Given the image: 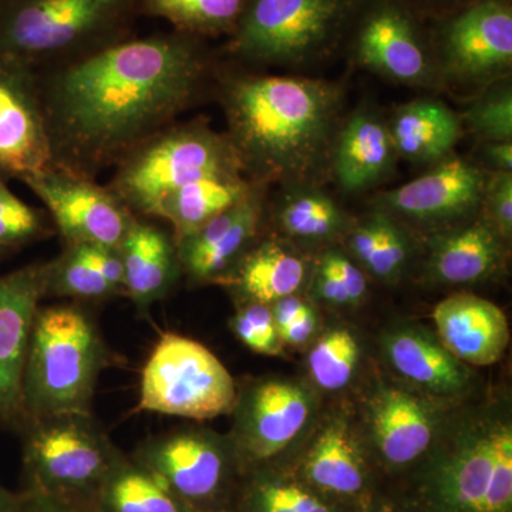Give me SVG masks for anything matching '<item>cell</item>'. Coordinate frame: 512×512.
<instances>
[{"mask_svg":"<svg viewBox=\"0 0 512 512\" xmlns=\"http://www.w3.org/2000/svg\"><path fill=\"white\" fill-rule=\"evenodd\" d=\"M220 67L207 40L171 30L39 70L53 167L97 180L197 106Z\"/></svg>","mask_w":512,"mask_h":512,"instance_id":"obj_1","label":"cell"},{"mask_svg":"<svg viewBox=\"0 0 512 512\" xmlns=\"http://www.w3.org/2000/svg\"><path fill=\"white\" fill-rule=\"evenodd\" d=\"M227 136L254 183L311 184L329 168L343 90L312 77L220 67L215 84Z\"/></svg>","mask_w":512,"mask_h":512,"instance_id":"obj_2","label":"cell"},{"mask_svg":"<svg viewBox=\"0 0 512 512\" xmlns=\"http://www.w3.org/2000/svg\"><path fill=\"white\" fill-rule=\"evenodd\" d=\"M109 357L96 320L79 302L40 305L23 370L26 420L92 413L97 382Z\"/></svg>","mask_w":512,"mask_h":512,"instance_id":"obj_3","label":"cell"},{"mask_svg":"<svg viewBox=\"0 0 512 512\" xmlns=\"http://www.w3.org/2000/svg\"><path fill=\"white\" fill-rule=\"evenodd\" d=\"M138 0H0V55L39 70L133 36Z\"/></svg>","mask_w":512,"mask_h":512,"instance_id":"obj_4","label":"cell"},{"mask_svg":"<svg viewBox=\"0 0 512 512\" xmlns=\"http://www.w3.org/2000/svg\"><path fill=\"white\" fill-rule=\"evenodd\" d=\"M218 174L245 171L227 134L198 117L175 121L134 148L114 167L107 185L134 215L154 218L168 194Z\"/></svg>","mask_w":512,"mask_h":512,"instance_id":"obj_5","label":"cell"},{"mask_svg":"<svg viewBox=\"0 0 512 512\" xmlns=\"http://www.w3.org/2000/svg\"><path fill=\"white\" fill-rule=\"evenodd\" d=\"M367 0H251L225 55L241 64L299 67L346 42Z\"/></svg>","mask_w":512,"mask_h":512,"instance_id":"obj_6","label":"cell"},{"mask_svg":"<svg viewBox=\"0 0 512 512\" xmlns=\"http://www.w3.org/2000/svg\"><path fill=\"white\" fill-rule=\"evenodd\" d=\"M237 394L231 373L210 349L168 332L144 365L137 410L211 420L232 413Z\"/></svg>","mask_w":512,"mask_h":512,"instance_id":"obj_7","label":"cell"},{"mask_svg":"<svg viewBox=\"0 0 512 512\" xmlns=\"http://www.w3.org/2000/svg\"><path fill=\"white\" fill-rule=\"evenodd\" d=\"M440 495L454 512H511L512 424L491 409L451 431Z\"/></svg>","mask_w":512,"mask_h":512,"instance_id":"obj_8","label":"cell"},{"mask_svg":"<svg viewBox=\"0 0 512 512\" xmlns=\"http://www.w3.org/2000/svg\"><path fill=\"white\" fill-rule=\"evenodd\" d=\"M346 42L357 66L384 79L413 87L440 82L429 19L409 0H367Z\"/></svg>","mask_w":512,"mask_h":512,"instance_id":"obj_9","label":"cell"},{"mask_svg":"<svg viewBox=\"0 0 512 512\" xmlns=\"http://www.w3.org/2000/svg\"><path fill=\"white\" fill-rule=\"evenodd\" d=\"M440 77L490 86L512 67V0H476L429 19Z\"/></svg>","mask_w":512,"mask_h":512,"instance_id":"obj_10","label":"cell"},{"mask_svg":"<svg viewBox=\"0 0 512 512\" xmlns=\"http://www.w3.org/2000/svg\"><path fill=\"white\" fill-rule=\"evenodd\" d=\"M19 433L28 467L49 487H89L106 480L119 460L116 448L92 413L28 419Z\"/></svg>","mask_w":512,"mask_h":512,"instance_id":"obj_11","label":"cell"},{"mask_svg":"<svg viewBox=\"0 0 512 512\" xmlns=\"http://www.w3.org/2000/svg\"><path fill=\"white\" fill-rule=\"evenodd\" d=\"M23 184L45 204L63 245L119 249L137 218L109 185L53 165Z\"/></svg>","mask_w":512,"mask_h":512,"instance_id":"obj_12","label":"cell"},{"mask_svg":"<svg viewBox=\"0 0 512 512\" xmlns=\"http://www.w3.org/2000/svg\"><path fill=\"white\" fill-rule=\"evenodd\" d=\"M52 165L37 72L0 55V177L20 183Z\"/></svg>","mask_w":512,"mask_h":512,"instance_id":"obj_13","label":"cell"},{"mask_svg":"<svg viewBox=\"0 0 512 512\" xmlns=\"http://www.w3.org/2000/svg\"><path fill=\"white\" fill-rule=\"evenodd\" d=\"M46 262H33L0 276V427L25 424L22 382L30 333L45 299Z\"/></svg>","mask_w":512,"mask_h":512,"instance_id":"obj_14","label":"cell"},{"mask_svg":"<svg viewBox=\"0 0 512 512\" xmlns=\"http://www.w3.org/2000/svg\"><path fill=\"white\" fill-rule=\"evenodd\" d=\"M487 174L464 158L448 157L426 174L377 195L376 210L423 225H454L481 208Z\"/></svg>","mask_w":512,"mask_h":512,"instance_id":"obj_15","label":"cell"},{"mask_svg":"<svg viewBox=\"0 0 512 512\" xmlns=\"http://www.w3.org/2000/svg\"><path fill=\"white\" fill-rule=\"evenodd\" d=\"M268 184L255 183L227 211L177 241L181 275L191 284H224L255 244L264 220Z\"/></svg>","mask_w":512,"mask_h":512,"instance_id":"obj_16","label":"cell"},{"mask_svg":"<svg viewBox=\"0 0 512 512\" xmlns=\"http://www.w3.org/2000/svg\"><path fill=\"white\" fill-rule=\"evenodd\" d=\"M144 470L187 500L217 493L227 468V443L214 431L184 427L158 434L140 448Z\"/></svg>","mask_w":512,"mask_h":512,"instance_id":"obj_17","label":"cell"},{"mask_svg":"<svg viewBox=\"0 0 512 512\" xmlns=\"http://www.w3.org/2000/svg\"><path fill=\"white\" fill-rule=\"evenodd\" d=\"M234 441L256 460L281 453L301 433L311 412L305 390L285 380H265L237 394Z\"/></svg>","mask_w":512,"mask_h":512,"instance_id":"obj_18","label":"cell"},{"mask_svg":"<svg viewBox=\"0 0 512 512\" xmlns=\"http://www.w3.org/2000/svg\"><path fill=\"white\" fill-rule=\"evenodd\" d=\"M440 343L460 362L490 366L504 356L510 343L505 313L495 303L460 293L434 308Z\"/></svg>","mask_w":512,"mask_h":512,"instance_id":"obj_19","label":"cell"},{"mask_svg":"<svg viewBox=\"0 0 512 512\" xmlns=\"http://www.w3.org/2000/svg\"><path fill=\"white\" fill-rule=\"evenodd\" d=\"M397 158L387 121L373 111L360 110L339 127L329 170L340 190L357 194L386 180Z\"/></svg>","mask_w":512,"mask_h":512,"instance_id":"obj_20","label":"cell"},{"mask_svg":"<svg viewBox=\"0 0 512 512\" xmlns=\"http://www.w3.org/2000/svg\"><path fill=\"white\" fill-rule=\"evenodd\" d=\"M126 296L140 315H147L154 303L163 301L181 276L177 242L173 232L137 217L121 242Z\"/></svg>","mask_w":512,"mask_h":512,"instance_id":"obj_21","label":"cell"},{"mask_svg":"<svg viewBox=\"0 0 512 512\" xmlns=\"http://www.w3.org/2000/svg\"><path fill=\"white\" fill-rule=\"evenodd\" d=\"M504 241L485 220L437 232L431 239L429 275L444 285H471L495 274Z\"/></svg>","mask_w":512,"mask_h":512,"instance_id":"obj_22","label":"cell"},{"mask_svg":"<svg viewBox=\"0 0 512 512\" xmlns=\"http://www.w3.org/2000/svg\"><path fill=\"white\" fill-rule=\"evenodd\" d=\"M387 124L397 157L414 164L446 160L464 130L460 117L447 104L427 97L397 107Z\"/></svg>","mask_w":512,"mask_h":512,"instance_id":"obj_23","label":"cell"},{"mask_svg":"<svg viewBox=\"0 0 512 512\" xmlns=\"http://www.w3.org/2000/svg\"><path fill=\"white\" fill-rule=\"evenodd\" d=\"M373 440L396 466L412 463L433 440V417L426 404L396 387L379 390L370 406Z\"/></svg>","mask_w":512,"mask_h":512,"instance_id":"obj_24","label":"cell"},{"mask_svg":"<svg viewBox=\"0 0 512 512\" xmlns=\"http://www.w3.org/2000/svg\"><path fill=\"white\" fill-rule=\"evenodd\" d=\"M390 365L404 379L441 396L464 392L470 370L440 342L419 329H400L384 340Z\"/></svg>","mask_w":512,"mask_h":512,"instance_id":"obj_25","label":"cell"},{"mask_svg":"<svg viewBox=\"0 0 512 512\" xmlns=\"http://www.w3.org/2000/svg\"><path fill=\"white\" fill-rule=\"evenodd\" d=\"M305 278L303 259L279 242L264 241L248 249L224 285L232 289L241 303L272 305L295 295Z\"/></svg>","mask_w":512,"mask_h":512,"instance_id":"obj_26","label":"cell"},{"mask_svg":"<svg viewBox=\"0 0 512 512\" xmlns=\"http://www.w3.org/2000/svg\"><path fill=\"white\" fill-rule=\"evenodd\" d=\"M254 181L245 174H218L178 188L158 205L154 220L167 222L175 242L204 227L241 201Z\"/></svg>","mask_w":512,"mask_h":512,"instance_id":"obj_27","label":"cell"},{"mask_svg":"<svg viewBox=\"0 0 512 512\" xmlns=\"http://www.w3.org/2000/svg\"><path fill=\"white\" fill-rule=\"evenodd\" d=\"M251 0H138L140 18L163 19L175 32L208 40L235 32Z\"/></svg>","mask_w":512,"mask_h":512,"instance_id":"obj_28","label":"cell"},{"mask_svg":"<svg viewBox=\"0 0 512 512\" xmlns=\"http://www.w3.org/2000/svg\"><path fill=\"white\" fill-rule=\"evenodd\" d=\"M306 473L323 490L357 493L363 487V466L348 423L333 420L322 431L306 460Z\"/></svg>","mask_w":512,"mask_h":512,"instance_id":"obj_29","label":"cell"},{"mask_svg":"<svg viewBox=\"0 0 512 512\" xmlns=\"http://www.w3.org/2000/svg\"><path fill=\"white\" fill-rule=\"evenodd\" d=\"M275 217L286 235L308 241H326L349 228L338 202L312 184H291L276 205Z\"/></svg>","mask_w":512,"mask_h":512,"instance_id":"obj_30","label":"cell"},{"mask_svg":"<svg viewBox=\"0 0 512 512\" xmlns=\"http://www.w3.org/2000/svg\"><path fill=\"white\" fill-rule=\"evenodd\" d=\"M348 244L357 264L376 278L392 281L409 261V239L392 215L376 210L349 229Z\"/></svg>","mask_w":512,"mask_h":512,"instance_id":"obj_31","label":"cell"},{"mask_svg":"<svg viewBox=\"0 0 512 512\" xmlns=\"http://www.w3.org/2000/svg\"><path fill=\"white\" fill-rule=\"evenodd\" d=\"M114 296L119 295L94 268L82 245H64L56 258L46 261L45 299L97 302Z\"/></svg>","mask_w":512,"mask_h":512,"instance_id":"obj_32","label":"cell"},{"mask_svg":"<svg viewBox=\"0 0 512 512\" xmlns=\"http://www.w3.org/2000/svg\"><path fill=\"white\" fill-rule=\"evenodd\" d=\"M104 503L111 512H181L174 495L143 467L116 461L104 480Z\"/></svg>","mask_w":512,"mask_h":512,"instance_id":"obj_33","label":"cell"},{"mask_svg":"<svg viewBox=\"0 0 512 512\" xmlns=\"http://www.w3.org/2000/svg\"><path fill=\"white\" fill-rule=\"evenodd\" d=\"M359 343L349 329H332L315 343L308 357L312 379L329 392L348 386L359 362Z\"/></svg>","mask_w":512,"mask_h":512,"instance_id":"obj_34","label":"cell"},{"mask_svg":"<svg viewBox=\"0 0 512 512\" xmlns=\"http://www.w3.org/2000/svg\"><path fill=\"white\" fill-rule=\"evenodd\" d=\"M461 126L480 143L512 141V89L507 80L487 86L477 99L458 114Z\"/></svg>","mask_w":512,"mask_h":512,"instance_id":"obj_35","label":"cell"},{"mask_svg":"<svg viewBox=\"0 0 512 512\" xmlns=\"http://www.w3.org/2000/svg\"><path fill=\"white\" fill-rule=\"evenodd\" d=\"M50 234L45 212L30 207L0 177V248L13 252Z\"/></svg>","mask_w":512,"mask_h":512,"instance_id":"obj_36","label":"cell"},{"mask_svg":"<svg viewBox=\"0 0 512 512\" xmlns=\"http://www.w3.org/2000/svg\"><path fill=\"white\" fill-rule=\"evenodd\" d=\"M232 330L252 352L276 356L281 355L284 349L272 316L271 305L242 303L232 319Z\"/></svg>","mask_w":512,"mask_h":512,"instance_id":"obj_37","label":"cell"},{"mask_svg":"<svg viewBox=\"0 0 512 512\" xmlns=\"http://www.w3.org/2000/svg\"><path fill=\"white\" fill-rule=\"evenodd\" d=\"M481 207L484 220L494 228L503 241L512 237V173L491 171L485 178Z\"/></svg>","mask_w":512,"mask_h":512,"instance_id":"obj_38","label":"cell"},{"mask_svg":"<svg viewBox=\"0 0 512 512\" xmlns=\"http://www.w3.org/2000/svg\"><path fill=\"white\" fill-rule=\"evenodd\" d=\"M320 261L325 262L332 269L333 274L338 276L348 291L352 305L362 301L367 289L366 276L362 269L348 258V255L339 251H329L320 256Z\"/></svg>","mask_w":512,"mask_h":512,"instance_id":"obj_39","label":"cell"},{"mask_svg":"<svg viewBox=\"0 0 512 512\" xmlns=\"http://www.w3.org/2000/svg\"><path fill=\"white\" fill-rule=\"evenodd\" d=\"M313 292L319 299L330 305H352L345 286L338 276L333 274L332 269L320 259L313 276Z\"/></svg>","mask_w":512,"mask_h":512,"instance_id":"obj_40","label":"cell"},{"mask_svg":"<svg viewBox=\"0 0 512 512\" xmlns=\"http://www.w3.org/2000/svg\"><path fill=\"white\" fill-rule=\"evenodd\" d=\"M318 319H316L315 311L313 308L308 309L301 318L295 320L288 328L279 330V338H281L284 345L302 346L312 338L315 333Z\"/></svg>","mask_w":512,"mask_h":512,"instance_id":"obj_41","label":"cell"},{"mask_svg":"<svg viewBox=\"0 0 512 512\" xmlns=\"http://www.w3.org/2000/svg\"><path fill=\"white\" fill-rule=\"evenodd\" d=\"M311 308L309 303H306L301 298H296L295 295L286 296V298L279 299L271 305L272 316L276 329L279 330L288 328L295 320L301 318L303 313Z\"/></svg>","mask_w":512,"mask_h":512,"instance_id":"obj_42","label":"cell"},{"mask_svg":"<svg viewBox=\"0 0 512 512\" xmlns=\"http://www.w3.org/2000/svg\"><path fill=\"white\" fill-rule=\"evenodd\" d=\"M481 151L491 170L512 173V141L481 143Z\"/></svg>","mask_w":512,"mask_h":512,"instance_id":"obj_43","label":"cell"},{"mask_svg":"<svg viewBox=\"0 0 512 512\" xmlns=\"http://www.w3.org/2000/svg\"><path fill=\"white\" fill-rule=\"evenodd\" d=\"M258 508L259 512H293L281 484H265L259 488Z\"/></svg>","mask_w":512,"mask_h":512,"instance_id":"obj_44","label":"cell"},{"mask_svg":"<svg viewBox=\"0 0 512 512\" xmlns=\"http://www.w3.org/2000/svg\"><path fill=\"white\" fill-rule=\"evenodd\" d=\"M427 19L439 18L454 10L470 5L476 0H409Z\"/></svg>","mask_w":512,"mask_h":512,"instance_id":"obj_45","label":"cell"},{"mask_svg":"<svg viewBox=\"0 0 512 512\" xmlns=\"http://www.w3.org/2000/svg\"><path fill=\"white\" fill-rule=\"evenodd\" d=\"M284 491L293 512H330L329 508L320 503L318 498L306 493L296 485H284Z\"/></svg>","mask_w":512,"mask_h":512,"instance_id":"obj_46","label":"cell"},{"mask_svg":"<svg viewBox=\"0 0 512 512\" xmlns=\"http://www.w3.org/2000/svg\"><path fill=\"white\" fill-rule=\"evenodd\" d=\"M0 512H15L12 501L9 500L8 494L2 488H0Z\"/></svg>","mask_w":512,"mask_h":512,"instance_id":"obj_47","label":"cell"},{"mask_svg":"<svg viewBox=\"0 0 512 512\" xmlns=\"http://www.w3.org/2000/svg\"><path fill=\"white\" fill-rule=\"evenodd\" d=\"M35 512H69L66 510H62L60 507H55V505H50L46 503V500H40V503H37V508Z\"/></svg>","mask_w":512,"mask_h":512,"instance_id":"obj_48","label":"cell"},{"mask_svg":"<svg viewBox=\"0 0 512 512\" xmlns=\"http://www.w3.org/2000/svg\"><path fill=\"white\" fill-rule=\"evenodd\" d=\"M12 254V252L6 251V249L0 248V259L5 258V256H8Z\"/></svg>","mask_w":512,"mask_h":512,"instance_id":"obj_49","label":"cell"}]
</instances>
